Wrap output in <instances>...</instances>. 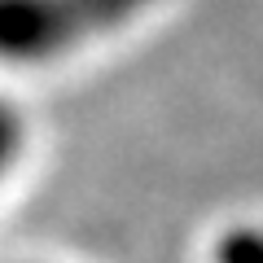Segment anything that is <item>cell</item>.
<instances>
[{"label":"cell","mask_w":263,"mask_h":263,"mask_svg":"<svg viewBox=\"0 0 263 263\" xmlns=\"http://www.w3.org/2000/svg\"><path fill=\"white\" fill-rule=\"evenodd\" d=\"M9 263H57V259H9Z\"/></svg>","instance_id":"obj_3"},{"label":"cell","mask_w":263,"mask_h":263,"mask_svg":"<svg viewBox=\"0 0 263 263\" xmlns=\"http://www.w3.org/2000/svg\"><path fill=\"white\" fill-rule=\"evenodd\" d=\"M22 79L0 75V211L22 193L35 167V114L18 97Z\"/></svg>","instance_id":"obj_2"},{"label":"cell","mask_w":263,"mask_h":263,"mask_svg":"<svg viewBox=\"0 0 263 263\" xmlns=\"http://www.w3.org/2000/svg\"><path fill=\"white\" fill-rule=\"evenodd\" d=\"M180 0H0V75H62L141 35Z\"/></svg>","instance_id":"obj_1"}]
</instances>
